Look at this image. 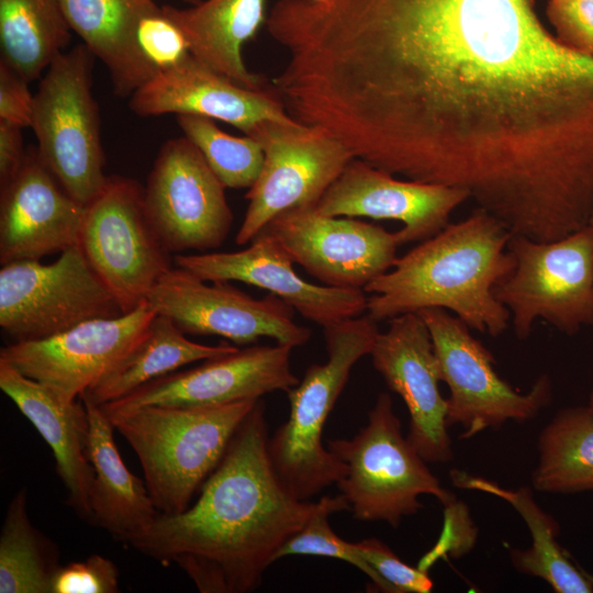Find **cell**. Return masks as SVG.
<instances>
[{
    "label": "cell",
    "instance_id": "obj_17",
    "mask_svg": "<svg viewBox=\"0 0 593 593\" xmlns=\"http://www.w3.org/2000/svg\"><path fill=\"white\" fill-rule=\"evenodd\" d=\"M292 347L250 346L206 359L187 370L155 379L132 393L100 405L105 413L148 405L215 406L288 392L299 379L291 370Z\"/></svg>",
    "mask_w": 593,
    "mask_h": 593
},
{
    "label": "cell",
    "instance_id": "obj_41",
    "mask_svg": "<svg viewBox=\"0 0 593 593\" xmlns=\"http://www.w3.org/2000/svg\"><path fill=\"white\" fill-rule=\"evenodd\" d=\"M590 224L593 225V212H592V215H591V219H590Z\"/></svg>",
    "mask_w": 593,
    "mask_h": 593
},
{
    "label": "cell",
    "instance_id": "obj_13",
    "mask_svg": "<svg viewBox=\"0 0 593 593\" xmlns=\"http://www.w3.org/2000/svg\"><path fill=\"white\" fill-rule=\"evenodd\" d=\"M206 282L182 268H170L146 301L184 334L222 336L238 345L268 337L292 348L310 339L311 329L295 323L294 310L280 298L269 293L255 299L227 281Z\"/></svg>",
    "mask_w": 593,
    "mask_h": 593
},
{
    "label": "cell",
    "instance_id": "obj_26",
    "mask_svg": "<svg viewBox=\"0 0 593 593\" xmlns=\"http://www.w3.org/2000/svg\"><path fill=\"white\" fill-rule=\"evenodd\" d=\"M83 45L107 67L116 96H131L155 76L136 43V27L154 0H60Z\"/></svg>",
    "mask_w": 593,
    "mask_h": 593
},
{
    "label": "cell",
    "instance_id": "obj_2",
    "mask_svg": "<svg viewBox=\"0 0 593 593\" xmlns=\"http://www.w3.org/2000/svg\"><path fill=\"white\" fill-rule=\"evenodd\" d=\"M294 497L268 455L259 400L184 511L159 514L128 542L141 553L177 564L201 593H247L261 582L281 546L317 508Z\"/></svg>",
    "mask_w": 593,
    "mask_h": 593
},
{
    "label": "cell",
    "instance_id": "obj_6",
    "mask_svg": "<svg viewBox=\"0 0 593 593\" xmlns=\"http://www.w3.org/2000/svg\"><path fill=\"white\" fill-rule=\"evenodd\" d=\"M326 443L347 467L336 485L356 519L385 522L396 528L403 517L423 508L418 499L423 494L444 506L456 501L403 436L388 393L378 395L367 425L354 437Z\"/></svg>",
    "mask_w": 593,
    "mask_h": 593
},
{
    "label": "cell",
    "instance_id": "obj_10",
    "mask_svg": "<svg viewBox=\"0 0 593 593\" xmlns=\"http://www.w3.org/2000/svg\"><path fill=\"white\" fill-rule=\"evenodd\" d=\"M417 313L429 331L440 379L449 388L447 424L461 426L460 438L499 428L508 421L524 423L550 403L548 376H540L527 393H521L496 373L493 355L459 317L440 307Z\"/></svg>",
    "mask_w": 593,
    "mask_h": 593
},
{
    "label": "cell",
    "instance_id": "obj_15",
    "mask_svg": "<svg viewBox=\"0 0 593 593\" xmlns=\"http://www.w3.org/2000/svg\"><path fill=\"white\" fill-rule=\"evenodd\" d=\"M292 260L323 284L365 289L395 264L396 232L354 217L328 216L313 206L284 211L264 228Z\"/></svg>",
    "mask_w": 593,
    "mask_h": 593
},
{
    "label": "cell",
    "instance_id": "obj_31",
    "mask_svg": "<svg viewBox=\"0 0 593 593\" xmlns=\"http://www.w3.org/2000/svg\"><path fill=\"white\" fill-rule=\"evenodd\" d=\"M25 488L10 501L0 533V593H49L55 546L31 523Z\"/></svg>",
    "mask_w": 593,
    "mask_h": 593
},
{
    "label": "cell",
    "instance_id": "obj_38",
    "mask_svg": "<svg viewBox=\"0 0 593 593\" xmlns=\"http://www.w3.org/2000/svg\"><path fill=\"white\" fill-rule=\"evenodd\" d=\"M34 94L29 81L0 60V120L31 127Z\"/></svg>",
    "mask_w": 593,
    "mask_h": 593
},
{
    "label": "cell",
    "instance_id": "obj_11",
    "mask_svg": "<svg viewBox=\"0 0 593 593\" xmlns=\"http://www.w3.org/2000/svg\"><path fill=\"white\" fill-rule=\"evenodd\" d=\"M78 244L124 313L145 301L171 268L146 213L144 189L126 177H109L86 205Z\"/></svg>",
    "mask_w": 593,
    "mask_h": 593
},
{
    "label": "cell",
    "instance_id": "obj_34",
    "mask_svg": "<svg viewBox=\"0 0 593 593\" xmlns=\"http://www.w3.org/2000/svg\"><path fill=\"white\" fill-rule=\"evenodd\" d=\"M137 47L155 75L168 70L189 55V44L181 29L165 12L154 4L145 11L136 27Z\"/></svg>",
    "mask_w": 593,
    "mask_h": 593
},
{
    "label": "cell",
    "instance_id": "obj_18",
    "mask_svg": "<svg viewBox=\"0 0 593 593\" xmlns=\"http://www.w3.org/2000/svg\"><path fill=\"white\" fill-rule=\"evenodd\" d=\"M174 261L205 281H239L267 290L323 328L367 310L368 296L362 289L318 286L300 277L287 249L264 230L242 250L181 253Z\"/></svg>",
    "mask_w": 593,
    "mask_h": 593
},
{
    "label": "cell",
    "instance_id": "obj_3",
    "mask_svg": "<svg viewBox=\"0 0 593 593\" xmlns=\"http://www.w3.org/2000/svg\"><path fill=\"white\" fill-rule=\"evenodd\" d=\"M511 232L482 209L421 242L363 291L376 322L427 307L452 312L469 328L500 336L510 311L494 288L513 270Z\"/></svg>",
    "mask_w": 593,
    "mask_h": 593
},
{
    "label": "cell",
    "instance_id": "obj_16",
    "mask_svg": "<svg viewBox=\"0 0 593 593\" xmlns=\"http://www.w3.org/2000/svg\"><path fill=\"white\" fill-rule=\"evenodd\" d=\"M156 311L143 301L114 317L85 321L56 335L14 342L0 361L40 381L66 401H77L139 340Z\"/></svg>",
    "mask_w": 593,
    "mask_h": 593
},
{
    "label": "cell",
    "instance_id": "obj_23",
    "mask_svg": "<svg viewBox=\"0 0 593 593\" xmlns=\"http://www.w3.org/2000/svg\"><path fill=\"white\" fill-rule=\"evenodd\" d=\"M0 389L33 424L54 454L68 504L90 519L93 470L87 458L88 413L83 402L66 401L48 385L0 361Z\"/></svg>",
    "mask_w": 593,
    "mask_h": 593
},
{
    "label": "cell",
    "instance_id": "obj_19",
    "mask_svg": "<svg viewBox=\"0 0 593 593\" xmlns=\"http://www.w3.org/2000/svg\"><path fill=\"white\" fill-rule=\"evenodd\" d=\"M371 356L388 388L404 401L409 415L406 438L427 462L452 459L448 434V403L439 390L440 371L429 331L418 313L391 318L379 332Z\"/></svg>",
    "mask_w": 593,
    "mask_h": 593
},
{
    "label": "cell",
    "instance_id": "obj_36",
    "mask_svg": "<svg viewBox=\"0 0 593 593\" xmlns=\"http://www.w3.org/2000/svg\"><path fill=\"white\" fill-rule=\"evenodd\" d=\"M119 570L114 562L101 555L82 561L58 566L49 585V593H118Z\"/></svg>",
    "mask_w": 593,
    "mask_h": 593
},
{
    "label": "cell",
    "instance_id": "obj_39",
    "mask_svg": "<svg viewBox=\"0 0 593 593\" xmlns=\"http://www.w3.org/2000/svg\"><path fill=\"white\" fill-rule=\"evenodd\" d=\"M25 155L22 127L0 120V187L16 175Z\"/></svg>",
    "mask_w": 593,
    "mask_h": 593
},
{
    "label": "cell",
    "instance_id": "obj_28",
    "mask_svg": "<svg viewBox=\"0 0 593 593\" xmlns=\"http://www.w3.org/2000/svg\"><path fill=\"white\" fill-rule=\"evenodd\" d=\"M450 477L459 488L505 500L522 516L529 529L532 546L511 550L510 559L516 571L544 580L556 593L593 592V577L574 563L559 545V524L536 503L529 486L510 490L459 470H452Z\"/></svg>",
    "mask_w": 593,
    "mask_h": 593
},
{
    "label": "cell",
    "instance_id": "obj_14",
    "mask_svg": "<svg viewBox=\"0 0 593 593\" xmlns=\"http://www.w3.org/2000/svg\"><path fill=\"white\" fill-rule=\"evenodd\" d=\"M144 203L169 253L215 249L231 231L225 187L186 136L161 146L144 188Z\"/></svg>",
    "mask_w": 593,
    "mask_h": 593
},
{
    "label": "cell",
    "instance_id": "obj_5",
    "mask_svg": "<svg viewBox=\"0 0 593 593\" xmlns=\"http://www.w3.org/2000/svg\"><path fill=\"white\" fill-rule=\"evenodd\" d=\"M368 314L324 327L327 360L313 363L288 393V419L268 438V455L284 488L298 500L336 484L346 465L323 446L324 425L355 363L369 355L379 334Z\"/></svg>",
    "mask_w": 593,
    "mask_h": 593
},
{
    "label": "cell",
    "instance_id": "obj_12",
    "mask_svg": "<svg viewBox=\"0 0 593 593\" xmlns=\"http://www.w3.org/2000/svg\"><path fill=\"white\" fill-rule=\"evenodd\" d=\"M264 149V164L245 198L248 206L235 242H251L278 214L316 205L338 178L353 154L316 127L266 121L249 135Z\"/></svg>",
    "mask_w": 593,
    "mask_h": 593
},
{
    "label": "cell",
    "instance_id": "obj_32",
    "mask_svg": "<svg viewBox=\"0 0 593 593\" xmlns=\"http://www.w3.org/2000/svg\"><path fill=\"white\" fill-rule=\"evenodd\" d=\"M177 123L225 188L249 189L256 182L264 164V149L257 139L233 136L201 115L178 114Z\"/></svg>",
    "mask_w": 593,
    "mask_h": 593
},
{
    "label": "cell",
    "instance_id": "obj_4",
    "mask_svg": "<svg viewBox=\"0 0 593 593\" xmlns=\"http://www.w3.org/2000/svg\"><path fill=\"white\" fill-rule=\"evenodd\" d=\"M259 400L104 413L136 454L159 514L174 515L190 505Z\"/></svg>",
    "mask_w": 593,
    "mask_h": 593
},
{
    "label": "cell",
    "instance_id": "obj_42",
    "mask_svg": "<svg viewBox=\"0 0 593 593\" xmlns=\"http://www.w3.org/2000/svg\"><path fill=\"white\" fill-rule=\"evenodd\" d=\"M187 1H194V0H187Z\"/></svg>",
    "mask_w": 593,
    "mask_h": 593
},
{
    "label": "cell",
    "instance_id": "obj_40",
    "mask_svg": "<svg viewBox=\"0 0 593 593\" xmlns=\"http://www.w3.org/2000/svg\"><path fill=\"white\" fill-rule=\"evenodd\" d=\"M589 405H591L593 407V389L589 395Z\"/></svg>",
    "mask_w": 593,
    "mask_h": 593
},
{
    "label": "cell",
    "instance_id": "obj_8",
    "mask_svg": "<svg viewBox=\"0 0 593 593\" xmlns=\"http://www.w3.org/2000/svg\"><path fill=\"white\" fill-rule=\"evenodd\" d=\"M515 265L495 288L519 339L537 320L567 335L593 325V225L552 242L511 235Z\"/></svg>",
    "mask_w": 593,
    "mask_h": 593
},
{
    "label": "cell",
    "instance_id": "obj_27",
    "mask_svg": "<svg viewBox=\"0 0 593 593\" xmlns=\"http://www.w3.org/2000/svg\"><path fill=\"white\" fill-rule=\"evenodd\" d=\"M237 349L227 343L192 342L170 318L157 314L131 350L79 398L103 405L184 366Z\"/></svg>",
    "mask_w": 593,
    "mask_h": 593
},
{
    "label": "cell",
    "instance_id": "obj_35",
    "mask_svg": "<svg viewBox=\"0 0 593 593\" xmlns=\"http://www.w3.org/2000/svg\"><path fill=\"white\" fill-rule=\"evenodd\" d=\"M370 567L373 579L369 586L383 593H429L434 583L427 571L402 561L384 542L366 538L355 542Z\"/></svg>",
    "mask_w": 593,
    "mask_h": 593
},
{
    "label": "cell",
    "instance_id": "obj_1",
    "mask_svg": "<svg viewBox=\"0 0 593 593\" xmlns=\"http://www.w3.org/2000/svg\"><path fill=\"white\" fill-rule=\"evenodd\" d=\"M289 115L354 157L460 188L513 235L593 211V57L533 0H283L270 26Z\"/></svg>",
    "mask_w": 593,
    "mask_h": 593
},
{
    "label": "cell",
    "instance_id": "obj_33",
    "mask_svg": "<svg viewBox=\"0 0 593 593\" xmlns=\"http://www.w3.org/2000/svg\"><path fill=\"white\" fill-rule=\"evenodd\" d=\"M345 510L349 511V505L342 494L323 496L305 524L281 546L277 560L287 556L335 558L359 569L371 582L373 573L359 553L356 544L342 539L328 524L331 514Z\"/></svg>",
    "mask_w": 593,
    "mask_h": 593
},
{
    "label": "cell",
    "instance_id": "obj_24",
    "mask_svg": "<svg viewBox=\"0 0 593 593\" xmlns=\"http://www.w3.org/2000/svg\"><path fill=\"white\" fill-rule=\"evenodd\" d=\"M88 413L86 454L93 470L89 491L90 519L113 537L130 542L149 529L159 512L145 481L122 460L114 426L101 409L79 398Z\"/></svg>",
    "mask_w": 593,
    "mask_h": 593
},
{
    "label": "cell",
    "instance_id": "obj_30",
    "mask_svg": "<svg viewBox=\"0 0 593 593\" xmlns=\"http://www.w3.org/2000/svg\"><path fill=\"white\" fill-rule=\"evenodd\" d=\"M536 491L553 494L593 492V407L559 411L538 438Z\"/></svg>",
    "mask_w": 593,
    "mask_h": 593
},
{
    "label": "cell",
    "instance_id": "obj_20",
    "mask_svg": "<svg viewBox=\"0 0 593 593\" xmlns=\"http://www.w3.org/2000/svg\"><path fill=\"white\" fill-rule=\"evenodd\" d=\"M470 199L467 191L439 183L401 180L354 157L316 204L328 216L394 220L400 245L423 242L449 224L451 213Z\"/></svg>",
    "mask_w": 593,
    "mask_h": 593
},
{
    "label": "cell",
    "instance_id": "obj_29",
    "mask_svg": "<svg viewBox=\"0 0 593 593\" xmlns=\"http://www.w3.org/2000/svg\"><path fill=\"white\" fill-rule=\"evenodd\" d=\"M70 31L60 0H0V60L29 82L65 52Z\"/></svg>",
    "mask_w": 593,
    "mask_h": 593
},
{
    "label": "cell",
    "instance_id": "obj_25",
    "mask_svg": "<svg viewBox=\"0 0 593 593\" xmlns=\"http://www.w3.org/2000/svg\"><path fill=\"white\" fill-rule=\"evenodd\" d=\"M163 9L183 32L197 60L245 88H272L243 58L245 43L266 24V0H204L188 9Z\"/></svg>",
    "mask_w": 593,
    "mask_h": 593
},
{
    "label": "cell",
    "instance_id": "obj_37",
    "mask_svg": "<svg viewBox=\"0 0 593 593\" xmlns=\"http://www.w3.org/2000/svg\"><path fill=\"white\" fill-rule=\"evenodd\" d=\"M546 14L561 44L593 57V0H549Z\"/></svg>",
    "mask_w": 593,
    "mask_h": 593
},
{
    "label": "cell",
    "instance_id": "obj_9",
    "mask_svg": "<svg viewBox=\"0 0 593 593\" xmlns=\"http://www.w3.org/2000/svg\"><path fill=\"white\" fill-rule=\"evenodd\" d=\"M123 310L79 244L51 264L23 260L0 269V326L14 342L46 338Z\"/></svg>",
    "mask_w": 593,
    "mask_h": 593
},
{
    "label": "cell",
    "instance_id": "obj_22",
    "mask_svg": "<svg viewBox=\"0 0 593 593\" xmlns=\"http://www.w3.org/2000/svg\"><path fill=\"white\" fill-rule=\"evenodd\" d=\"M139 116L193 114L226 122L249 135L266 121L293 122L272 86L251 90L206 67L192 55L156 74L131 96Z\"/></svg>",
    "mask_w": 593,
    "mask_h": 593
},
{
    "label": "cell",
    "instance_id": "obj_21",
    "mask_svg": "<svg viewBox=\"0 0 593 593\" xmlns=\"http://www.w3.org/2000/svg\"><path fill=\"white\" fill-rule=\"evenodd\" d=\"M0 191L1 265L41 260L79 243L86 205L65 190L36 146L26 148L20 170Z\"/></svg>",
    "mask_w": 593,
    "mask_h": 593
},
{
    "label": "cell",
    "instance_id": "obj_7",
    "mask_svg": "<svg viewBox=\"0 0 593 593\" xmlns=\"http://www.w3.org/2000/svg\"><path fill=\"white\" fill-rule=\"evenodd\" d=\"M93 59L79 44L51 63L34 93L31 125L41 159L83 205L102 191L109 178L91 91Z\"/></svg>",
    "mask_w": 593,
    "mask_h": 593
}]
</instances>
